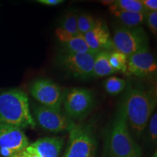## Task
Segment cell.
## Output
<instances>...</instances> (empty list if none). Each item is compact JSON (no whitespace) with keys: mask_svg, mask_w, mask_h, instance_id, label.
Wrapping results in <instances>:
<instances>
[{"mask_svg":"<svg viewBox=\"0 0 157 157\" xmlns=\"http://www.w3.org/2000/svg\"><path fill=\"white\" fill-rule=\"evenodd\" d=\"M99 19H96L93 15L87 13H82L77 15V27L79 34L84 35L93 29L98 23Z\"/></svg>","mask_w":157,"mask_h":157,"instance_id":"20","label":"cell"},{"mask_svg":"<svg viewBox=\"0 0 157 157\" xmlns=\"http://www.w3.org/2000/svg\"><path fill=\"white\" fill-rule=\"evenodd\" d=\"M148 125V137L150 140L154 143L156 144L157 141V113L156 112L154 113L151 117ZM147 125V126H148Z\"/></svg>","mask_w":157,"mask_h":157,"instance_id":"22","label":"cell"},{"mask_svg":"<svg viewBox=\"0 0 157 157\" xmlns=\"http://www.w3.org/2000/svg\"><path fill=\"white\" fill-rule=\"evenodd\" d=\"M34 115L38 124L48 132L58 133L73 129L76 124L62 111L37 105L34 109Z\"/></svg>","mask_w":157,"mask_h":157,"instance_id":"9","label":"cell"},{"mask_svg":"<svg viewBox=\"0 0 157 157\" xmlns=\"http://www.w3.org/2000/svg\"><path fill=\"white\" fill-rule=\"evenodd\" d=\"M0 123L20 129L35 128L36 124L31 115L27 94L20 89L0 93Z\"/></svg>","mask_w":157,"mask_h":157,"instance_id":"3","label":"cell"},{"mask_svg":"<svg viewBox=\"0 0 157 157\" xmlns=\"http://www.w3.org/2000/svg\"><path fill=\"white\" fill-rule=\"evenodd\" d=\"M109 63L115 72L121 71L126 74L127 56L117 50L110 52Z\"/></svg>","mask_w":157,"mask_h":157,"instance_id":"19","label":"cell"},{"mask_svg":"<svg viewBox=\"0 0 157 157\" xmlns=\"http://www.w3.org/2000/svg\"><path fill=\"white\" fill-rule=\"evenodd\" d=\"M95 104V94L90 89L71 88L63 93L62 105L65 114L73 121L85 118L93 109Z\"/></svg>","mask_w":157,"mask_h":157,"instance_id":"5","label":"cell"},{"mask_svg":"<svg viewBox=\"0 0 157 157\" xmlns=\"http://www.w3.org/2000/svg\"><path fill=\"white\" fill-rule=\"evenodd\" d=\"M30 93L42 106L62 111L63 92L61 87L49 78H38L31 83Z\"/></svg>","mask_w":157,"mask_h":157,"instance_id":"8","label":"cell"},{"mask_svg":"<svg viewBox=\"0 0 157 157\" xmlns=\"http://www.w3.org/2000/svg\"><path fill=\"white\" fill-rule=\"evenodd\" d=\"M127 87V82L124 78L111 76L104 82V88L109 95H116L122 93Z\"/></svg>","mask_w":157,"mask_h":157,"instance_id":"18","label":"cell"},{"mask_svg":"<svg viewBox=\"0 0 157 157\" xmlns=\"http://www.w3.org/2000/svg\"><path fill=\"white\" fill-rule=\"evenodd\" d=\"M141 2L148 11H157L156 0H141Z\"/></svg>","mask_w":157,"mask_h":157,"instance_id":"24","label":"cell"},{"mask_svg":"<svg viewBox=\"0 0 157 157\" xmlns=\"http://www.w3.org/2000/svg\"><path fill=\"white\" fill-rule=\"evenodd\" d=\"M64 140L61 137H42L29 145L36 151L39 157H58Z\"/></svg>","mask_w":157,"mask_h":157,"instance_id":"14","label":"cell"},{"mask_svg":"<svg viewBox=\"0 0 157 157\" xmlns=\"http://www.w3.org/2000/svg\"><path fill=\"white\" fill-rule=\"evenodd\" d=\"M156 60L149 48L127 57L126 74L146 78L156 75Z\"/></svg>","mask_w":157,"mask_h":157,"instance_id":"10","label":"cell"},{"mask_svg":"<svg viewBox=\"0 0 157 157\" xmlns=\"http://www.w3.org/2000/svg\"><path fill=\"white\" fill-rule=\"evenodd\" d=\"M96 54L75 53L61 50L58 52L56 62L66 74L78 79L93 78V64Z\"/></svg>","mask_w":157,"mask_h":157,"instance_id":"7","label":"cell"},{"mask_svg":"<svg viewBox=\"0 0 157 157\" xmlns=\"http://www.w3.org/2000/svg\"><path fill=\"white\" fill-rule=\"evenodd\" d=\"M29 146L28 137L22 129L0 123V148H6L21 155Z\"/></svg>","mask_w":157,"mask_h":157,"instance_id":"11","label":"cell"},{"mask_svg":"<svg viewBox=\"0 0 157 157\" xmlns=\"http://www.w3.org/2000/svg\"><path fill=\"white\" fill-rule=\"evenodd\" d=\"M18 157H39V156L32 147L29 146Z\"/></svg>","mask_w":157,"mask_h":157,"instance_id":"25","label":"cell"},{"mask_svg":"<svg viewBox=\"0 0 157 157\" xmlns=\"http://www.w3.org/2000/svg\"><path fill=\"white\" fill-rule=\"evenodd\" d=\"M109 7L131 13L147 14L148 12L145 8L141 0H117L112 1V3L109 5Z\"/></svg>","mask_w":157,"mask_h":157,"instance_id":"17","label":"cell"},{"mask_svg":"<svg viewBox=\"0 0 157 157\" xmlns=\"http://www.w3.org/2000/svg\"><path fill=\"white\" fill-rule=\"evenodd\" d=\"M56 36L61 44V50L75 53H93L96 54L90 49L82 34L73 35L64 31L60 27L56 30Z\"/></svg>","mask_w":157,"mask_h":157,"instance_id":"13","label":"cell"},{"mask_svg":"<svg viewBox=\"0 0 157 157\" xmlns=\"http://www.w3.org/2000/svg\"><path fill=\"white\" fill-rule=\"evenodd\" d=\"M109 11L118 20L121 26L127 28L140 27L146 23V15L144 13H131L109 7Z\"/></svg>","mask_w":157,"mask_h":157,"instance_id":"15","label":"cell"},{"mask_svg":"<svg viewBox=\"0 0 157 157\" xmlns=\"http://www.w3.org/2000/svg\"><path fill=\"white\" fill-rule=\"evenodd\" d=\"M146 23L152 34L157 35V11H148L146 15Z\"/></svg>","mask_w":157,"mask_h":157,"instance_id":"23","label":"cell"},{"mask_svg":"<svg viewBox=\"0 0 157 157\" xmlns=\"http://www.w3.org/2000/svg\"><path fill=\"white\" fill-rule=\"evenodd\" d=\"M37 2L44 5L57 6L64 2V1H63V0H38Z\"/></svg>","mask_w":157,"mask_h":157,"instance_id":"26","label":"cell"},{"mask_svg":"<svg viewBox=\"0 0 157 157\" xmlns=\"http://www.w3.org/2000/svg\"><path fill=\"white\" fill-rule=\"evenodd\" d=\"M129 131L140 137L156 109V86L147 87L142 84L129 86L121 101Z\"/></svg>","mask_w":157,"mask_h":157,"instance_id":"1","label":"cell"},{"mask_svg":"<svg viewBox=\"0 0 157 157\" xmlns=\"http://www.w3.org/2000/svg\"><path fill=\"white\" fill-rule=\"evenodd\" d=\"M103 157H143L142 149L129 129L121 102L107 129Z\"/></svg>","mask_w":157,"mask_h":157,"instance_id":"2","label":"cell"},{"mask_svg":"<svg viewBox=\"0 0 157 157\" xmlns=\"http://www.w3.org/2000/svg\"><path fill=\"white\" fill-rule=\"evenodd\" d=\"M109 53L108 51H100L96 53L93 64V77H104L116 73L110 65Z\"/></svg>","mask_w":157,"mask_h":157,"instance_id":"16","label":"cell"},{"mask_svg":"<svg viewBox=\"0 0 157 157\" xmlns=\"http://www.w3.org/2000/svg\"><path fill=\"white\" fill-rule=\"evenodd\" d=\"M83 36L88 47L96 53L100 51L112 52L115 50L109 29L101 20L93 29Z\"/></svg>","mask_w":157,"mask_h":157,"instance_id":"12","label":"cell"},{"mask_svg":"<svg viewBox=\"0 0 157 157\" xmlns=\"http://www.w3.org/2000/svg\"><path fill=\"white\" fill-rule=\"evenodd\" d=\"M111 37L115 50L127 57L149 48L148 36L142 26L127 28L118 25Z\"/></svg>","mask_w":157,"mask_h":157,"instance_id":"6","label":"cell"},{"mask_svg":"<svg viewBox=\"0 0 157 157\" xmlns=\"http://www.w3.org/2000/svg\"><path fill=\"white\" fill-rule=\"evenodd\" d=\"M60 28L67 31L71 34H79L77 27V15L74 12L68 13L63 18Z\"/></svg>","mask_w":157,"mask_h":157,"instance_id":"21","label":"cell"},{"mask_svg":"<svg viewBox=\"0 0 157 157\" xmlns=\"http://www.w3.org/2000/svg\"><path fill=\"white\" fill-rule=\"evenodd\" d=\"M98 142L92 123L76 124L69 131L68 146L63 157H96Z\"/></svg>","mask_w":157,"mask_h":157,"instance_id":"4","label":"cell"}]
</instances>
